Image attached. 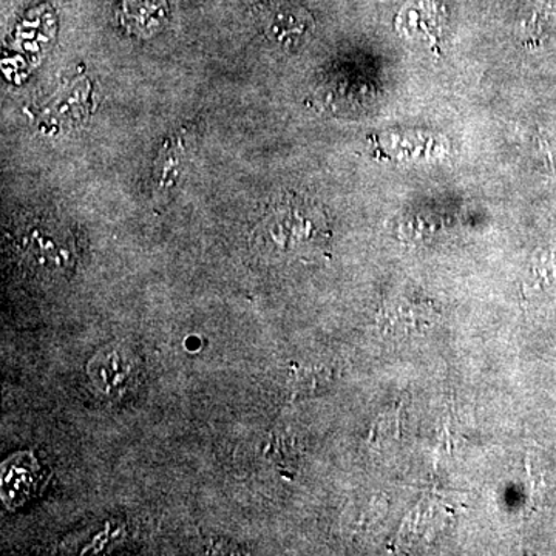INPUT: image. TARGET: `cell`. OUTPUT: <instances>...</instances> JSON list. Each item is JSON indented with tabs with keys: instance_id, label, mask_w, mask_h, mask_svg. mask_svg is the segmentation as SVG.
I'll list each match as a JSON object with an SVG mask.
<instances>
[{
	"instance_id": "6da1fadb",
	"label": "cell",
	"mask_w": 556,
	"mask_h": 556,
	"mask_svg": "<svg viewBox=\"0 0 556 556\" xmlns=\"http://www.w3.org/2000/svg\"><path fill=\"white\" fill-rule=\"evenodd\" d=\"M302 214V208L292 207L273 215L268 232L278 248L291 251L318 243V237L324 230L318 223V215L314 212H309L308 215Z\"/></svg>"
},
{
	"instance_id": "7a4b0ae2",
	"label": "cell",
	"mask_w": 556,
	"mask_h": 556,
	"mask_svg": "<svg viewBox=\"0 0 556 556\" xmlns=\"http://www.w3.org/2000/svg\"><path fill=\"white\" fill-rule=\"evenodd\" d=\"M118 22L129 35L150 38L163 30L169 20L167 0H121Z\"/></svg>"
},
{
	"instance_id": "3957f363",
	"label": "cell",
	"mask_w": 556,
	"mask_h": 556,
	"mask_svg": "<svg viewBox=\"0 0 556 556\" xmlns=\"http://www.w3.org/2000/svg\"><path fill=\"white\" fill-rule=\"evenodd\" d=\"M91 382L100 387L105 393H119L130 386L135 376V365L131 356L118 348L104 351L94 357L90 364Z\"/></svg>"
},
{
	"instance_id": "277c9868",
	"label": "cell",
	"mask_w": 556,
	"mask_h": 556,
	"mask_svg": "<svg viewBox=\"0 0 556 556\" xmlns=\"http://www.w3.org/2000/svg\"><path fill=\"white\" fill-rule=\"evenodd\" d=\"M382 324L388 331H417L431 324L433 311L426 302H416V300H401V302L391 303L383 309Z\"/></svg>"
}]
</instances>
